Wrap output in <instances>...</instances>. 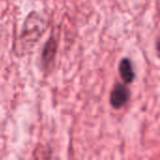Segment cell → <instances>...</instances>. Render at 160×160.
I'll return each instance as SVG.
<instances>
[{
	"instance_id": "1",
	"label": "cell",
	"mask_w": 160,
	"mask_h": 160,
	"mask_svg": "<svg viewBox=\"0 0 160 160\" xmlns=\"http://www.w3.org/2000/svg\"><path fill=\"white\" fill-rule=\"evenodd\" d=\"M48 26L46 19L38 12H30L22 25V29L19 38L20 50L22 53L30 52L38 40L45 33Z\"/></svg>"
},
{
	"instance_id": "2",
	"label": "cell",
	"mask_w": 160,
	"mask_h": 160,
	"mask_svg": "<svg viewBox=\"0 0 160 160\" xmlns=\"http://www.w3.org/2000/svg\"><path fill=\"white\" fill-rule=\"evenodd\" d=\"M130 91L126 84L117 82L111 91L110 103L115 110L122 109L129 100Z\"/></svg>"
},
{
	"instance_id": "3",
	"label": "cell",
	"mask_w": 160,
	"mask_h": 160,
	"mask_svg": "<svg viewBox=\"0 0 160 160\" xmlns=\"http://www.w3.org/2000/svg\"><path fill=\"white\" fill-rule=\"evenodd\" d=\"M56 52H57V40L55 39V38L51 37L44 46L42 56H41V64L44 70L52 69L55 60Z\"/></svg>"
},
{
	"instance_id": "4",
	"label": "cell",
	"mask_w": 160,
	"mask_h": 160,
	"mask_svg": "<svg viewBox=\"0 0 160 160\" xmlns=\"http://www.w3.org/2000/svg\"><path fill=\"white\" fill-rule=\"evenodd\" d=\"M119 74L125 83H131L135 79V72L133 69L132 62L129 58L125 57L119 63Z\"/></svg>"
}]
</instances>
